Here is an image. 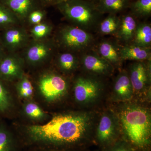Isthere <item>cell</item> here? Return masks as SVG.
I'll return each instance as SVG.
<instances>
[{
  "label": "cell",
  "mask_w": 151,
  "mask_h": 151,
  "mask_svg": "<svg viewBox=\"0 0 151 151\" xmlns=\"http://www.w3.org/2000/svg\"><path fill=\"white\" fill-rule=\"evenodd\" d=\"M58 40L62 47L71 52L87 51L95 42L91 33L73 25L63 27L58 33Z\"/></svg>",
  "instance_id": "cell-4"
},
{
  "label": "cell",
  "mask_w": 151,
  "mask_h": 151,
  "mask_svg": "<svg viewBox=\"0 0 151 151\" xmlns=\"http://www.w3.org/2000/svg\"><path fill=\"white\" fill-rule=\"evenodd\" d=\"M114 92L116 95L122 100H128L132 97L133 89L129 75L126 72H122L115 81Z\"/></svg>",
  "instance_id": "cell-17"
},
{
  "label": "cell",
  "mask_w": 151,
  "mask_h": 151,
  "mask_svg": "<svg viewBox=\"0 0 151 151\" xmlns=\"http://www.w3.org/2000/svg\"><path fill=\"white\" fill-rule=\"evenodd\" d=\"M131 44L150 48L151 27L146 23L138 24Z\"/></svg>",
  "instance_id": "cell-18"
},
{
  "label": "cell",
  "mask_w": 151,
  "mask_h": 151,
  "mask_svg": "<svg viewBox=\"0 0 151 151\" xmlns=\"http://www.w3.org/2000/svg\"><path fill=\"white\" fill-rule=\"evenodd\" d=\"M115 132L113 119L108 115H104L100 119L97 128V137L99 140L105 142L111 139Z\"/></svg>",
  "instance_id": "cell-19"
},
{
  "label": "cell",
  "mask_w": 151,
  "mask_h": 151,
  "mask_svg": "<svg viewBox=\"0 0 151 151\" xmlns=\"http://www.w3.org/2000/svg\"><path fill=\"white\" fill-rule=\"evenodd\" d=\"M59 67L65 72L72 71L77 67L78 63V58L70 52L60 54L58 58Z\"/></svg>",
  "instance_id": "cell-21"
},
{
  "label": "cell",
  "mask_w": 151,
  "mask_h": 151,
  "mask_svg": "<svg viewBox=\"0 0 151 151\" xmlns=\"http://www.w3.org/2000/svg\"><path fill=\"white\" fill-rule=\"evenodd\" d=\"M22 63L16 55L6 56L0 60V76L3 78L12 79L21 75Z\"/></svg>",
  "instance_id": "cell-12"
},
{
  "label": "cell",
  "mask_w": 151,
  "mask_h": 151,
  "mask_svg": "<svg viewBox=\"0 0 151 151\" xmlns=\"http://www.w3.org/2000/svg\"><path fill=\"white\" fill-rule=\"evenodd\" d=\"M120 19L119 28L115 36L122 42L129 44L134 37L138 23L132 14L125 15Z\"/></svg>",
  "instance_id": "cell-13"
},
{
  "label": "cell",
  "mask_w": 151,
  "mask_h": 151,
  "mask_svg": "<svg viewBox=\"0 0 151 151\" xmlns=\"http://www.w3.org/2000/svg\"><path fill=\"white\" fill-rule=\"evenodd\" d=\"M25 112L30 118L39 119L45 115L43 111L38 105L34 103H28L25 107Z\"/></svg>",
  "instance_id": "cell-26"
},
{
  "label": "cell",
  "mask_w": 151,
  "mask_h": 151,
  "mask_svg": "<svg viewBox=\"0 0 151 151\" xmlns=\"http://www.w3.org/2000/svg\"><path fill=\"white\" fill-rule=\"evenodd\" d=\"M56 6L73 25L89 32L97 27L103 15L94 3L86 0H66Z\"/></svg>",
  "instance_id": "cell-3"
},
{
  "label": "cell",
  "mask_w": 151,
  "mask_h": 151,
  "mask_svg": "<svg viewBox=\"0 0 151 151\" xmlns=\"http://www.w3.org/2000/svg\"><path fill=\"white\" fill-rule=\"evenodd\" d=\"M121 48L122 46L115 41L105 40L100 42L95 51L112 65H117L123 61L121 58Z\"/></svg>",
  "instance_id": "cell-9"
},
{
  "label": "cell",
  "mask_w": 151,
  "mask_h": 151,
  "mask_svg": "<svg viewBox=\"0 0 151 151\" xmlns=\"http://www.w3.org/2000/svg\"><path fill=\"white\" fill-rule=\"evenodd\" d=\"M100 84L93 78L80 77L74 86L75 99L81 103H89L95 100L100 91Z\"/></svg>",
  "instance_id": "cell-7"
},
{
  "label": "cell",
  "mask_w": 151,
  "mask_h": 151,
  "mask_svg": "<svg viewBox=\"0 0 151 151\" xmlns=\"http://www.w3.org/2000/svg\"><path fill=\"white\" fill-rule=\"evenodd\" d=\"M115 151H128L127 150L124 148H120L118 149V150H116Z\"/></svg>",
  "instance_id": "cell-32"
},
{
  "label": "cell",
  "mask_w": 151,
  "mask_h": 151,
  "mask_svg": "<svg viewBox=\"0 0 151 151\" xmlns=\"http://www.w3.org/2000/svg\"><path fill=\"white\" fill-rule=\"evenodd\" d=\"M19 20L10 10L0 3V28L12 27L17 23Z\"/></svg>",
  "instance_id": "cell-23"
},
{
  "label": "cell",
  "mask_w": 151,
  "mask_h": 151,
  "mask_svg": "<svg viewBox=\"0 0 151 151\" xmlns=\"http://www.w3.org/2000/svg\"><path fill=\"white\" fill-rule=\"evenodd\" d=\"M52 27L50 25L45 23H40L35 25L31 30L32 35L37 40L42 39L51 32Z\"/></svg>",
  "instance_id": "cell-24"
},
{
  "label": "cell",
  "mask_w": 151,
  "mask_h": 151,
  "mask_svg": "<svg viewBox=\"0 0 151 151\" xmlns=\"http://www.w3.org/2000/svg\"><path fill=\"white\" fill-rule=\"evenodd\" d=\"M3 54V48L1 43L0 42V60L2 59V56Z\"/></svg>",
  "instance_id": "cell-31"
},
{
  "label": "cell",
  "mask_w": 151,
  "mask_h": 151,
  "mask_svg": "<svg viewBox=\"0 0 151 151\" xmlns=\"http://www.w3.org/2000/svg\"><path fill=\"white\" fill-rule=\"evenodd\" d=\"M144 61H136L131 65L129 76L133 89L135 91H142L148 83L150 73Z\"/></svg>",
  "instance_id": "cell-8"
},
{
  "label": "cell",
  "mask_w": 151,
  "mask_h": 151,
  "mask_svg": "<svg viewBox=\"0 0 151 151\" xmlns=\"http://www.w3.org/2000/svg\"><path fill=\"white\" fill-rule=\"evenodd\" d=\"M120 19L115 14H109L100 22L97 28L102 35H116L119 28Z\"/></svg>",
  "instance_id": "cell-20"
},
{
  "label": "cell",
  "mask_w": 151,
  "mask_h": 151,
  "mask_svg": "<svg viewBox=\"0 0 151 151\" xmlns=\"http://www.w3.org/2000/svg\"><path fill=\"white\" fill-rule=\"evenodd\" d=\"M11 141L9 136L5 131L0 129V151H9Z\"/></svg>",
  "instance_id": "cell-28"
},
{
  "label": "cell",
  "mask_w": 151,
  "mask_h": 151,
  "mask_svg": "<svg viewBox=\"0 0 151 151\" xmlns=\"http://www.w3.org/2000/svg\"><path fill=\"white\" fill-rule=\"evenodd\" d=\"M95 6L100 13L115 14L129 6L130 0H98Z\"/></svg>",
  "instance_id": "cell-16"
},
{
  "label": "cell",
  "mask_w": 151,
  "mask_h": 151,
  "mask_svg": "<svg viewBox=\"0 0 151 151\" xmlns=\"http://www.w3.org/2000/svg\"><path fill=\"white\" fill-rule=\"evenodd\" d=\"M40 91L49 101H55L64 96L67 92L68 84L65 78L54 73L43 76L39 82Z\"/></svg>",
  "instance_id": "cell-5"
},
{
  "label": "cell",
  "mask_w": 151,
  "mask_h": 151,
  "mask_svg": "<svg viewBox=\"0 0 151 151\" xmlns=\"http://www.w3.org/2000/svg\"><path fill=\"white\" fill-rule=\"evenodd\" d=\"M51 51V47L47 44L43 42H35L27 49L26 58L30 63L37 64L45 60L49 56Z\"/></svg>",
  "instance_id": "cell-14"
},
{
  "label": "cell",
  "mask_w": 151,
  "mask_h": 151,
  "mask_svg": "<svg viewBox=\"0 0 151 151\" xmlns=\"http://www.w3.org/2000/svg\"><path fill=\"white\" fill-rule=\"evenodd\" d=\"M86 1H89L92 2L95 4V3L97 2L98 0H86Z\"/></svg>",
  "instance_id": "cell-33"
},
{
  "label": "cell",
  "mask_w": 151,
  "mask_h": 151,
  "mask_svg": "<svg viewBox=\"0 0 151 151\" xmlns=\"http://www.w3.org/2000/svg\"><path fill=\"white\" fill-rule=\"evenodd\" d=\"M130 6L134 17H144L151 15V0H137Z\"/></svg>",
  "instance_id": "cell-22"
},
{
  "label": "cell",
  "mask_w": 151,
  "mask_h": 151,
  "mask_svg": "<svg viewBox=\"0 0 151 151\" xmlns=\"http://www.w3.org/2000/svg\"><path fill=\"white\" fill-rule=\"evenodd\" d=\"M19 20H24L33 11L37 9V0H1Z\"/></svg>",
  "instance_id": "cell-11"
},
{
  "label": "cell",
  "mask_w": 151,
  "mask_h": 151,
  "mask_svg": "<svg viewBox=\"0 0 151 151\" xmlns=\"http://www.w3.org/2000/svg\"><path fill=\"white\" fill-rule=\"evenodd\" d=\"M45 13L43 12L36 9L29 14L27 19L31 24L35 25L42 22Z\"/></svg>",
  "instance_id": "cell-29"
},
{
  "label": "cell",
  "mask_w": 151,
  "mask_h": 151,
  "mask_svg": "<svg viewBox=\"0 0 151 151\" xmlns=\"http://www.w3.org/2000/svg\"><path fill=\"white\" fill-rule=\"evenodd\" d=\"M10 105L9 94L5 87L0 82V111L7 110Z\"/></svg>",
  "instance_id": "cell-27"
},
{
  "label": "cell",
  "mask_w": 151,
  "mask_h": 151,
  "mask_svg": "<svg viewBox=\"0 0 151 151\" xmlns=\"http://www.w3.org/2000/svg\"><path fill=\"white\" fill-rule=\"evenodd\" d=\"M28 40L25 30L21 27L8 28L4 32L3 41L7 48L10 50H17L24 46Z\"/></svg>",
  "instance_id": "cell-10"
},
{
  "label": "cell",
  "mask_w": 151,
  "mask_h": 151,
  "mask_svg": "<svg viewBox=\"0 0 151 151\" xmlns=\"http://www.w3.org/2000/svg\"><path fill=\"white\" fill-rule=\"evenodd\" d=\"M121 55L122 60L149 61L151 60V48L131 44H126L122 47Z\"/></svg>",
  "instance_id": "cell-15"
},
{
  "label": "cell",
  "mask_w": 151,
  "mask_h": 151,
  "mask_svg": "<svg viewBox=\"0 0 151 151\" xmlns=\"http://www.w3.org/2000/svg\"><path fill=\"white\" fill-rule=\"evenodd\" d=\"M65 1L66 0H40L42 4L47 6H57Z\"/></svg>",
  "instance_id": "cell-30"
},
{
  "label": "cell",
  "mask_w": 151,
  "mask_h": 151,
  "mask_svg": "<svg viewBox=\"0 0 151 151\" xmlns=\"http://www.w3.org/2000/svg\"><path fill=\"white\" fill-rule=\"evenodd\" d=\"M89 124V117L86 114L60 115L44 125L29 126L28 131L36 141L54 144L72 143L83 137Z\"/></svg>",
  "instance_id": "cell-1"
},
{
  "label": "cell",
  "mask_w": 151,
  "mask_h": 151,
  "mask_svg": "<svg viewBox=\"0 0 151 151\" xmlns=\"http://www.w3.org/2000/svg\"><path fill=\"white\" fill-rule=\"evenodd\" d=\"M18 91L21 97L28 98L33 94V88L31 82L25 76H23L19 82L17 86Z\"/></svg>",
  "instance_id": "cell-25"
},
{
  "label": "cell",
  "mask_w": 151,
  "mask_h": 151,
  "mask_svg": "<svg viewBox=\"0 0 151 151\" xmlns=\"http://www.w3.org/2000/svg\"><path fill=\"white\" fill-rule=\"evenodd\" d=\"M120 119L124 132L132 143L139 147L148 144L151 117L146 109L138 106H128L122 110Z\"/></svg>",
  "instance_id": "cell-2"
},
{
  "label": "cell",
  "mask_w": 151,
  "mask_h": 151,
  "mask_svg": "<svg viewBox=\"0 0 151 151\" xmlns=\"http://www.w3.org/2000/svg\"><path fill=\"white\" fill-rule=\"evenodd\" d=\"M81 64L85 70L96 75H107L111 73L113 66L92 49L82 52Z\"/></svg>",
  "instance_id": "cell-6"
}]
</instances>
